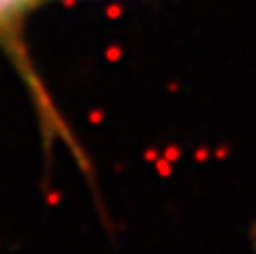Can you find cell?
Here are the masks:
<instances>
[{
	"mask_svg": "<svg viewBox=\"0 0 256 254\" xmlns=\"http://www.w3.org/2000/svg\"><path fill=\"white\" fill-rule=\"evenodd\" d=\"M38 2L40 0H0V48L4 50V54L9 56V61L14 63V68L18 70L20 79L25 81L27 90H30L32 104L40 117V128H43L48 148H52L54 140H61L70 148L72 156L79 162H84V153L76 146L63 117L58 115L52 97L43 86V79L34 70V63H32V56L25 45V18Z\"/></svg>",
	"mask_w": 256,
	"mask_h": 254,
	"instance_id": "6da1fadb",
	"label": "cell"
}]
</instances>
